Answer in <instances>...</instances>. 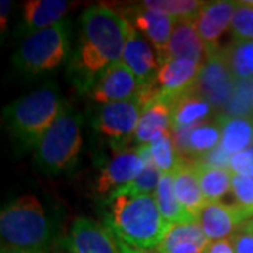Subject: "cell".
Returning <instances> with one entry per match:
<instances>
[{
	"label": "cell",
	"instance_id": "1",
	"mask_svg": "<svg viewBox=\"0 0 253 253\" xmlns=\"http://www.w3.org/2000/svg\"><path fill=\"white\" fill-rule=\"evenodd\" d=\"M129 23L109 6L94 4L82 13L78 42L68 75L81 93H89L107 68L123 59Z\"/></svg>",
	"mask_w": 253,
	"mask_h": 253
},
{
	"label": "cell",
	"instance_id": "2",
	"mask_svg": "<svg viewBox=\"0 0 253 253\" xmlns=\"http://www.w3.org/2000/svg\"><path fill=\"white\" fill-rule=\"evenodd\" d=\"M103 224L117 242L146 251L156 249L170 228L154 196L123 193H111L107 197Z\"/></svg>",
	"mask_w": 253,
	"mask_h": 253
},
{
	"label": "cell",
	"instance_id": "3",
	"mask_svg": "<svg viewBox=\"0 0 253 253\" xmlns=\"http://www.w3.org/2000/svg\"><path fill=\"white\" fill-rule=\"evenodd\" d=\"M65 107L56 86L46 84L14 100L4 109L3 118L18 144L24 148H36Z\"/></svg>",
	"mask_w": 253,
	"mask_h": 253
},
{
	"label": "cell",
	"instance_id": "4",
	"mask_svg": "<svg viewBox=\"0 0 253 253\" xmlns=\"http://www.w3.org/2000/svg\"><path fill=\"white\" fill-rule=\"evenodd\" d=\"M1 246L30 251H46L51 225L40 200L26 194L10 200L0 212Z\"/></svg>",
	"mask_w": 253,
	"mask_h": 253
},
{
	"label": "cell",
	"instance_id": "5",
	"mask_svg": "<svg viewBox=\"0 0 253 253\" xmlns=\"http://www.w3.org/2000/svg\"><path fill=\"white\" fill-rule=\"evenodd\" d=\"M82 148V117L66 106L36 145V162L48 174L72 169Z\"/></svg>",
	"mask_w": 253,
	"mask_h": 253
},
{
	"label": "cell",
	"instance_id": "6",
	"mask_svg": "<svg viewBox=\"0 0 253 253\" xmlns=\"http://www.w3.org/2000/svg\"><path fill=\"white\" fill-rule=\"evenodd\" d=\"M69 54V23L28 33L13 55V65L27 78H36L59 66Z\"/></svg>",
	"mask_w": 253,
	"mask_h": 253
},
{
	"label": "cell",
	"instance_id": "7",
	"mask_svg": "<svg viewBox=\"0 0 253 253\" xmlns=\"http://www.w3.org/2000/svg\"><path fill=\"white\" fill-rule=\"evenodd\" d=\"M141 113L142 104L138 97L109 103L100 107L93 126L114 151H121L134 141Z\"/></svg>",
	"mask_w": 253,
	"mask_h": 253
},
{
	"label": "cell",
	"instance_id": "8",
	"mask_svg": "<svg viewBox=\"0 0 253 253\" xmlns=\"http://www.w3.org/2000/svg\"><path fill=\"white\" fill-rule=\"evenodd\" d=\"M238 82L232 75L228 62L225 49H218L215 54L208 56L201 66L194 91L215 109H225L232 99Z\"/></svg>",
	"mask_w": 253,
	"mask_h": 253
},
{
	"label": "cell",
	"instance_id": "9",
	"mask_svg": "<svg viewBox=\"0 0 253 253\" xmlns=\"http://www.w3.org/2000/svg\"><path fill=\"white\" fill-rule=\"evenodd\" d=\"M121 16L129 23L131 27L139 31L154 45L158 59L161 62L166 54L176 20L168 14L148 9L142 3L138 6L126 7Z\"/></svg>",
	"mask_w": 253,
	"mask_h": 253
},
{
	"label": "cell",
	"instance_id": "10",
	"mask_svg": "<svg viewBox=\"0 0 253 253\" xmlns=\"http://www.w3.org/2000/svg\"><path fill=\"white\" fill-rule=\"evenodd\" d=\"M139 87L141 83L134 72L123 61H120L100 75L87 94L94 103L104 106L114 101L136 97Z\"/></svg>",
	"mask_w": 253,
	"mask_h": 253
},
{
	"label": "cell",
	"instance_id": "11",
	"mask_svg": "<svg viewBox=\"0 0 253 253\" xmlns=\"http://www.w3.org/2000/svg\"><path fill=\"white\" fill-rule=\"evenodd\" d=\"M144 168L145 161L138 149L116 151L113 158L100 172L94 186L96 193L109 197L111 193L124 187L138 177Z\"/></svg>",
	"mask_w": 253,
	"mask_h": 253
},
{
	"label": "cell",
	"instance_id": "12",
	"mask_svg": "<svg viewBox=\"0 0 253 253\" xmlns=\"http://www.w3.org/2000/svg\"><path fill=\"white\" fill-rule=\"evenodd\" d=\"M201 66L187 59H165L159 65L155 78L159 97L173 103L179 96L191 90L197 82Z\"/></svg>",
	"mask_w": 253,
	"mask_h": 253
},
{
	"label": "cell",
	"instance_id": "13",
	"mask_svg": "<svg viewBox=\"0 0 253 253\" xmlns=\"http://www.w3.org/2000/svg\"><path fill=\"white\" fill-rule=\"evenodd\" d=\"M246 221H249V218L235 204H224L219 201L207 203L197 215V222L208 241L232 238Z\"/></svg>",
	"mask_w": 253,
	"mask_h": 253
},
{
	"label": "cell",
	"instance_id": "14",
	"mask_svg": "<svg viewBox=\"0 0 253 253\" xmlns=\"http://www.w3.org/2000/svg\"><path fill=\"white\" fill-rule=\"evenodd\" d=\"M235 7L236 1H208L194 20L196 30L207 49V56L221 49L218 41L229 27Z\"/></svg>",
	"mask_w": 253,
	"mask_h": 253
},
{
	"label": "cell",
	"instance_id": "15",
	"mask_svg": "<svg viewBox=\"0 0 253 253\" xmlns=\"http://www.w3.org/2000/svg\"><path fill=\"white\" fill-rule=\"evenodd\" d=\"M69 253H121L116 238L90 218H78L68 238Z\"/></svg>",
	"mask_w": 253,
	"mask_h": 253
},
{
	"label": "cell",
	"instance_id": "16",
	"mask_svg": "<svg viewBox=\"0 0 253 253\" xmlns=\"http://www.w3.org/2000/svg\"><path fill=\"white\" fill-rule=\"evenodd\" d=\"M121 61L134 72L141 84L154 81L159 71V59L154 45L134 27L129 28Z\"/></svg>",
	"mask_w": 253,
	"mask_h": 253
},
{
	"label": "cell",
	"instance_id": "17",
	"mask_svg": "<svg viewBox=\"0 0 253 253\" xmlns=\"http://www.w3.org/2000/svg\"><path fill=\"white\" fill-rule=\"evenodd\" d=\"M169 58L187 59L199 65L206 63L208 58L207 49L196 30L194 20H176L174 21L169 45L159 65Z\"/></svg>",
	"mask_w": 253,
	"mask_h": 253
},
{
	"label": "cell",
	"instance_id": "18",
	"mask_svg": "<svg viewBox=\"0 0 253 253\" xmlns=\"http://www.w3.org/2000/svg\"><path fill=\"white\" fill-rule=\"evenodd\" d=\"M172 128V103L156 97L146 103L135 129L134 142L139 145H149L156 138L169 132Z\"/></svg>",
	"mask_w": 253,
	"mask_h": 253
},
{
	"label": "cell",
	"instance_id": "19",
	"mask_svg": "<svg viewBox=\"0 0 253 253\" xmlns=\"http://www.w3.org/2000/svg\"><path fill=\"white\" fill-rule=\"evenodd\" d=\"M172 174L176 197L180 201L181 206L197 219V215L207 204V201L200 187L199 176L196 170V159L183 158L179 168Z\"/></svg>",
	"mask_w": 253,
	"mask_h": 253
},
{
	"label": "cell",
	"instance_id": "20",
	"mask_svg": "<svg viewBox=\"0 0 253 253\" xmlns=\"http://www.w3.org/2000/svg\"><path fill=\"white\" fill-rule=\"evenodd\" d=\"M72 3L62 0H30L23 6V27L28 33L52 27L62 21Z\"/></svg>",
	"mask_w": 253,
	"mask_h": 253
},
{
	"label": "cell",
	"instance_id": "21",
	"mask_svg": "<svg viewBox=\"0 0 253 253\" xmlns=\"http://www.w3.org/2000/svg\"><path fill=\"white\" fill-rule=\"evenodd\" d=\"M214 107L204 97H201L194 89L179 96L172 103V128H186L206 123Z\"/></svg>",
	"mask_w": 253,
	"mask_h": 253
},
{
	"label": "cell",
	"instance_id": "22",
	"mask_svg": "<svg viewBox=\"0 0 253 253\" xmlns=\"http://www.w3.org/2000/svg\"><path fill=\"white\" fill-rule=\"evenodd\" d=\"M155 199L158 203V208L161 215L169 225H181V224H193L197 219L190 214L186 208L180 204L176 197L174 184H173L172 173H162L159 186L156 190Z\"/></svg>",
	"mask_w": 253,
	"mask_h": 253
},
{
	"label": "cell",
	"instance_id": "23",
	"mask_svg": "<svg viewBox=\"0 0 253 253\" xmlns=\"http://www.w3.org/2000/svg\"><path fill=\"white\" fill-rule=\"evenodd\" d=\"M218 118L222 131L221 146L225 152L235 155L253 145V120L229 116H219Z\"/></svg>",
	"mask_w": 253,
	"mask_h": 253
},
{
	"label": "cell",
	"instance_id": "24",
	"mask_svg": "<svg viewBox=\"0 0 253 253\" xmlns=\"http://www.w3.org/2000/svg\"><path fill=\"white\" fill-rule=\"evenodd\" d=\"M196 170L199 176L200 187L207 203H217L232 190V176L231 169L212 168L196 159Z\"/></svg>",
	"mask_w": 253,
	"mask_h": 253
},
{
	"label": "cell",
	"instance_id": "25",
	"mask_svg": "<svg viewBox=\"0 0 253 253\" xmlns=\"http://www.w3.org/2000/svg\"><path fill=\"white\" fill-rule=\"evenodd\" d=\"M221 123L219 118H215L214 121H206L197 126H191L189 134V146L191 159H200L208 152L214 151L219 146L221 141Z\"/></svg>",
	"mask_w": 253,
	"mask_h": 253
},
{
	"label": "cell",
	"instance_id": "26",
	"mask_svg": "<svg viewBox=\"0 0 253 253\" xmlns=\"http://www.w3.org/2000/svg\"><path fill=\"white\" fill-rule=\"evenodd\" d=\"M151 159L161 173H173L183 161L173 144L172 132H166L149 144Z\"/></svg>",
	"mask_w": 253,
	"mask_h": 253
},
{
	"label": "cell",
	"instance_id": "27",
	"mask_svg": "<svg viewBox=\"0 0 253 253\" xmlns=\"http://www.w3.org/2000/svg\"><path fill=\"white\" fill-rule=\"evenodd\" d=\"M193 242V244L207 246L208 241L206 234L203 232L199 222L193 224H181V225H170L162 242L156 248L159 253H169L176 245Z\"/></svg>",
	"mask_w": 253,
	"mask_h": 253
},
{
	"label": "cell",
	"instance_id": "28",
	"mask_svg": "<svg viewBox=\"0 0 253 253\" xmlns=\"http://www.w3.org/2000/svg\"><path fill=\"white\" fill-rule=\"evenodd\" d=\"M228 62L236 82L253 81V41L236 42L225 49Z\"/></svg>",
	"mask_w": 253,
	"mask_h": 253
},
{
	"label": "cell",
	"instance_id": "29",
	"mask_svg": "<svg viewBox=\"0 0 253 253\" xmlns=\"http://www.w3.org/2000/svg\"><path fill=\"white\" fill-rule=\"evenodd\" d=\"M145 7L168 14L174 20H196L206 1L196 0H148L142 1Z\"/></svg>",
	"mask_w": 253,
	"mask_h": 253
},
{
	"label": "cell",
	"instance_id": "30",
	"mask_svg": "<svg viewBox=\"0 0 253 253\" xmlns=\"http://www.w3.org/2000/svg\"><path fill=\"white\" fill-rule=\"evenodd\" d=\"M162 173L154 165V162L145 163V168L142 172L139 173V176L135 177L131 183H128L126 186L121 189L116 190L114 193H123V194H148V196H154L156 194V190L159 186Z\"/></svg>",
	"mask_w": 253,
	"mask_h": 253
},
{
	"label": "cell",
	"instance_id": "31",
	"mask_svg": "<svg viewBox=\"0 0 253 253\" xmlns=\"http://www.w3.org/2000/svg\"><path fill=\"white\" fill-rule=\"evenodd\" d=\"M231 33L236 42L253 41V6L245 1H236L235 11L231 21Z\"/></svg>",
	"mask_w": 253,
	"mask_h": 253
},
{
	"label": "cell",
	"instance_id": "32",
	"mask_svg": "<svg viewBox=\"0 0 253 253\" xmlns=\"http://www.w3.org/2000/svg\"><path fill=\"white\" fill-rule=\"evenodd\" d=\"M229 117H246L253 113V81L238 82L232 99L225 107Z\"/></svg>",
	"mask_w": 253,
	"mask_h": 253
},
{
	"label": "cell",
	"instance_id": "33",
	"mask_svg": "<svg viewBox=\"0 0 253 253\" xmlns=\"http://www.w3.org/2000/svg\"><path fill=\"white\" fill-rule=\"evenodd\" d=\"M232 193L235 196V204L246 217L253 218V177L232 176Z\"/></svg>",
	"mask_w": 253,
	"mask_h": 253
},
{
	"label": "cell",
	"instance_id": "34",
	"mask_svg": "<svg viewBox=\"0 0 253 253\" xmlns=\"http://www.w3.org/2000/svg\"><path fill=\"white\" fill-rule=\"evenodd\" d=\"M231 172L239 176L253 177V146L242 152L232 155Z\"/></svg>",
	"mask_w": 253,
	"mask_h": 253
},
{
	"label": "cell",
	"instance_id": "35",
	"mask_svg": "<svg viewBox=\"0 0 253 253\" xmlns=\"http://www.w3.org/2000/svg\"><path fill=\"white\" fill-rule=\"evenodd\" d=\"M231 158H232V155L225 152L222 149V146L219 145L214 151H211L207 155H204L203 158H200V161L203 163H206V165H208V166H212V168L231 169Z\"/></svg>",
	"mask_w": 253,
	"mask_h": 253
},
{
	"label": "cell",
	"instance_id": "36",
	"mask_svg": "<svg viewBox=\"0 0 253 253\" xmlns=\"http://www.w3.org/2000/svg\"><path fill=\"white\" fill-rule=\"evenodd\" d=\"M235 253H253V234L244 226L231 238Z\"/></svg>",
	"mask_w": 253,
	"mask_h": 253
},
{
	"label": "cell",
	"instance_id": "37",
	"mask_svg": "<svg viewBox=\"0 0 253 253\" xmlns=\"http://www.w3.org/2000/svg\"><path fill=\"white\" fill-rule=\"evenodd\" d=\"M207 246L193 244V242H184V244L176 245L169 253H204Z\"/></svg>",
	"mask_w": 253,
	"mask_h": 253
},
{
	"label": "cell",
	"instance_id": "38",
	"mask_svg": "<svg viewBox=\"0 0 253 253\" xmlns=\"http://www.w3.org/2000/svg\"><path fill=\"white\" fill-rule=\"evenodd\" d=\"M11 7V1L1 0V31H4L6 23H7V16H9V10Z\"/></svg>",
	"mask_w": 253,
	"mask_h": 253
},
{
	"label": "cell",
	"instance_id": "39",
	"mask_svg": "<svg viewBox=\"0 0 253 253\" xmlns=\"http://www.w3.org/2000/svg\"><path fill=\"white\" fill-rule=\"evenodd\" d=\"M118 246H120L121 253H159L156 249H149V251H146V249H135V248L126 246V245L120 244V242H118Z\"/></svg>",
	"mask_w": 253,
	"mask_h": 253
},
{
	"label": "cell",
	"instance_id": "40",
	"mask_svg": "<svg viewBox=\"0 0 253 253\" xmlns=\"http://www.w3.org/2000/svg\"><path fill=\"white\" fill-rule=\"evenodd\" d=\"M1 253H48L46 251H30V249H16L10 246H1Z\"/></svg>",
	"mask_w": 253,
	"mask_h": 253
},
{
	"label": "cell",
	"instance_id": "41",
	"mask_svg": "<svg viewBox=\"0 0 253 253\" xmlns=\"http://www.w3.org/2000/svg\"><path fill=\"white\" fill-rule=\"evenodd\" d=\"M244 228H245V229H248L249 232H252V234H253V218H252V219H249V221H246V222H245Z\"/></svg>",
	"mask_w": 253,
	"mask_h": 253
},
{
	"label": "cell",
	"instance_id": "42",
	"mask_svg": "<svg viewBox=\"0 0 253 253\" xmlns=\"http://www.w3.org/2000/svg\"><path fill=\"white\" fill-rule=\"evenodd\" d=\"M246 4H249V6H253V1H245Z\"/></svg>",
	"mask_w": 253,
	"mask_h": 253
}]
</instances>
